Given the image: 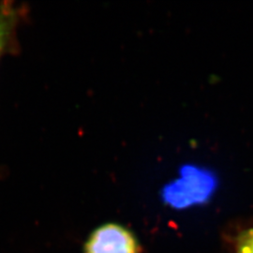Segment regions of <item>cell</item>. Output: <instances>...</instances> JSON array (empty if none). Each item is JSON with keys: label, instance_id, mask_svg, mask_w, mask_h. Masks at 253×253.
Listing matches in <instances>:
<instances>
[{"label": "cell", "instance_id": "1", "mask_svg": "<svg viewBox=\"0 0 253 253\" xmlns=\"http://www.w3.org/2000/svg\"><path fill=\"white\" fill-rule=\"evenodd\" d=\"M133 235L118 224L110 223L96 229L86 243L84 253H139Z\"/></svg>", "mask_w": 253, "mask_h": 253}, {"label": "cell", "instance_id": "3", "mask_svg": "<svg viewBox=\"0 0 253 253\" xmlns=\"http://www.w3.org/2000/svg\"><path fill=\"white\" fill-rule=\"evenodd\" d=\"M237 253H253V229L241 236Z\"/></svg>", "mask_w": 253, "mask_h": 253}, {"label": "cell", "instance_id": "2", "mask_svg": "<svg viewBox=\"0 0 253 253\" xmlns=\"http://www.w3.org/2000/svg\"><path fill=\"white\" fill-rule=\"evenodd\" d=\"M13 25V14L8 9H0V53L7 43Z\"/></svg>", "mask_w": 253, "mask_h": 253}]
</instances>
